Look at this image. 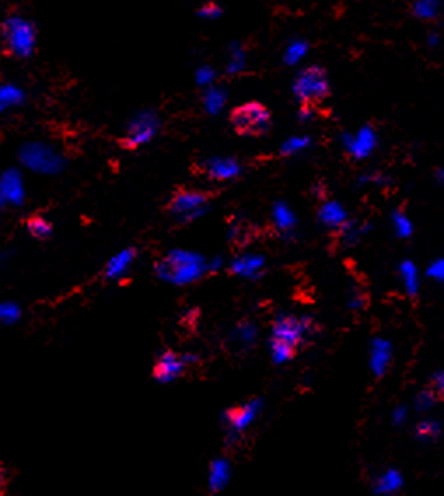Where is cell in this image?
I'll use <instances>...</instances> for the list:
<instances>
[{"mask_svg":"<svg viewBox=\"0 0 444 496\" xmlns=\"http://www.w3.org/2000/svg\"><path fill=\"white\" fill-rule=\"evenodd\" d=\"M292 90L303 113L319 109L332 95L329 74L322 65H308L303 71H300V74L294 79Z\"/></svg>","mask_w":444,"mask_h":496,"instance_id":"obj_1","label":"cell"},{"mask_svg":"<svg viewBox=\"0 0 444 496\" xmlns=\"http://www.w3.org/2000/svg\"><path fill=\"white\" fill-rule=\"evenodd\" d=\"M229 123L238 135L263 137L271 128V113L261 102H247L231 110Z\"/></svg>","mask_w":444,"mask_h":496,"instance_id":"obj_2","label":"cell"},{"mask_svg":"<svg viewBox=\"0 0 444 496\" xmlns=\"http://www.w3.org/2000/svg\"><path fill=\"white\" fill-rule=\"evenodd\" d=\"M303 339V323L292 316H282L273 324L271 353L275 361H287L296 354L297 346Z\"/></svg>","mask_w":444,"mask_h":496,"instance_id":"obj_3","label":"cell"},{"mask_svg":"<svg viewBox=\"0 0 444 496\" xmlns=\"http://www.w3.org/2000/svg\"><path fill=\"white\" fill-rule=\"evenodd\" d=\"M4 44L7 46V51L16 53V55H28L33 48V30L26 21L13 18L4 23Z\"/></svg>","mask_w":444,"mask_h":496,"instance_id":"obj_4","label":"cell"},{"mask_svg":"<svg viewBox=\"0 0 444 496\" xmlns=\"http://www.w3.org/2000/svg\"><path fill=\"white\" fill-rule=\"evenodd\" d=\"M158 127V121L151 114H142L140 118H137L132 123V127L128 130V135L125 139H121V146L125 150H135L140 144L147 143L152 137V133L156 132Z\"/></svg>","mask_w":444,"mask_h":496,"instance_id":"obj_5","label":"cell"},{"mask_svg":"<svg viewBox=\"0 0 444 496\" xmlns=\"http://www.w3.org/2000/svg\"><path fill=\"white\" fill-rule=\"evenodd\" d=\"M208 198L210 193L193 192V190H179V192L174 193V197L170 198L166 209L170 212H175V215H187V212L201 207Z\"/></svg>","mask_w":444,"mask_h":496,"instance_id":"obj_6","label":"cell"},{"mask_svg":"<svg viewBox=\"0 0 444 496\" xmlns=\"http://www.w3.org/2000/svg\"><path fill=\"white\" fill-rule=\"evenodd\" d=\"M184 367H186L184 356H179V354L168 351V353L159 356L158 363L154 367V377L159 383H170V381H175L181 376Z\"/></svg>","mask_w":444,"mask_h":496,"instance_id":"obj_7","label":"cell"},{"mask_svg":"<svg viewBox=\"0 0 444 496\" xmlns=\"http://www.w3.org/2000/svg\"><path fill=\"white\" fill-rule=\"evenodd\" d=\"M259 412V402H250L245 403V405L238 407V409H233L226 414V421H228L229 428L233 432H243L245 428L252 425V421L255 419Z\"/></svg>","mask_w":444,"mask_h":496,"instance_id":"obj_8","label":"cell"},{"mask_svg":"<svg viewBox=\"0 0 444 496\" xmlns=\"http://www.w3.org/2000/svg\"><path fill=\"white\" fill-rule=\"evenodd\" d=\"M23 160L28 165L36 167L37 170H51L55 167H58V158L55 155H51L48 150L41 146H28L23 150Z\"/></svg>","mask_w":444,"mask_h":496,"instance_id":"obj_9","label":"cell"},{"mask_svg":"<svg viewBox=\"0 0 444 496\" xmlns=\"http://www.w3.org/2000/svg\"><path fill=\"white\" fill-rule=\"evenodd\" d=\"M203 172L208 175L210 179H216V181H226V179L235 177L240 172V167L235 160H222L216 158L210 160L203 165Z\"/></svg>","mask_w":444,"mask_h":496,"instance_id":"obj_10","label":"cell"},{"mask_svg":"<svg viewBox=\"0 0 444 496\" xmlns=\"http://www.w3.org/2000/svg\"><path fill=\"white\" fill-rule=\"evenodd\" d=\"M229 477H231V465L228 463V460H222V458L213 460L208 470L210 491L217 493L222 487H226V484L229 482Z\"/></svg>","mask_w":444,"mask_h":496,"instance_id":"obj_11","label":"cell"},{"mask_svg":"<svg viewBox=\"0 0 444 496\" xmlns=\"http://www.w3.org/2000/svg\"><path fill=\"white\" fill-rule=\"evenodd\" d=\"M26 227H28V232L36 239H46L51 235V223H49L48 219H44L42 216L28 217Z\"/></svg>","mask_w":444,"mask_h":496,"instance_id":"obj_12","label":"cell"},{"mask_svg":"<svg viewBox=\"0 0 444 496\" xmlns=\"http://www.w3.org/2000/svg\"><path fill=\"white\" fill-rule=\"evenodd\" d=\"M425 393H428V395L432 396V400H435V402L444 403V370H439V372H435L434 376L428 379Z\"/></svg>","mask_w":444,"mask_h":496,"instance_id":"obj_13","label":"cell"},{"mask_svg":"<svg viewBox=\"0 0 444 496\" xmlns=\"http://www.w3.org/2000/svg\"><path fill=\"white\" fill-rule=\"evenodd\" d=\"M132 258H133V251H126V253H121L120 257L114 258L112 262H110L109 270H107V276H109V277L120 276L122 270H125L126 267H128V263L132 262Z\"/></svg>","mask_w":444,"mask_h":496,"instance_id":"obj_14","label":"cell"},{"mask_svg":"<svg viewBox=\"0 0 444 496\" xmlns=\"http://www.w3.org/2000/svg\"><path fill=\"white\" fill-rule=\"evenodd\" d=\"M4 182H6V185L2 186V190H4V193H6V197L18 200V197L21 195V185H20V181H18L16 175L14 174L6 175V177H4Z\"/></svg>","mask_w":444,"mask_h":496,"instance_id":"obj_15","label":"cell"},{"mask_svg":"<svg viewBox=\"0 0 444 496\" xmlns=\"http://www.w3.org/2000/svg\"><path fill=\"white\" fill-rule=\"evenodd\" d=\"M20 307L16 304H0V321L2 323H14L20 318Z\"/></svg>","mask_w":444,"mask_h":496,"instance_id":"obj_16","label":"cell"},{"mask_svg":"<svg viewBox=\"0 0 444 496\" xmlns=\"http://www.w3.org/2000/svg\"><path fill=\"white\" fill-rule=\"evenodd\" d=\"M21 93L18 90H14V88H0V109L6 108V105L11 104H16V102H20Z\"/></svg>","mask_w":444,"mask_h":496,"instance_id":"obj_17","label":"cell"},{"mask_svg":"<svg viewBox=\"0 0 444 496\" xmlns=\"http://www.w3.org/2000/svg\"><path fill=\"white\" fill-rule=\"evenodd\" d=\"M200 13L206 14V16H213V14H216V13H221V9L216 6V4H208V6L203 7Z\"/></svg>","mask_w":444,"mask_h":496,"instance_id":"obj_18","label":"cell"},{"mask_svg":"<svg viewBox=\"0 0 444 496\" xmlns=\"http://www.w3.org/2000/svg\"><path fill=\"white\" fill-rule=\"evenodd\" d=\"M2 486H4V472L2 468H0V491H2Z\"/></svg>","mask_w":444,"mask_h":496,"instance_id":"obj_19","label":"cell"}]
</instances>
